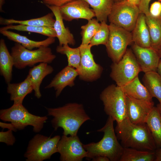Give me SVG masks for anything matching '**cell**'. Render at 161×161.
I'll return each mask as SVG.
<instances>
[{"mask_svg": "<svg viewBox=\"0 0 161 161\" xmlns=\"http://www.w3.org/2000/svg\"><path fill=\"white\" fill-rule=\"evenodd\" d=\"M126 94L132 98L152 101V97L146 87L140 82L138 76L121 87Z\"/></svg>", "mask_w": 161, "mask_h": 161, "instance_id": "24", "label": "cell"}, {"mask_svg": "<svg viewBox=\"0 0 161 161\" xmlns=\"http://www.w3.org/2000/svg\"><path fill=\"white\" fill-rule=\"evenodd\" d=\"M53 67L46 63H41L30 69L28 75L30 77L35 96L40 98L41 96L40 86L43 79L53 71Z\"/></svg>", "mask_w": 161, "mask_h": 161, "instance_id": "21", "label": "cell"}, {"mask_svg": "<svg viewBox=\"0 0 161 161\" xmlns=\"http://www.w3.org/2000/svg\"><path fill=\"white\" fill-rule=\"evenodd\" d=\"M109 35L105 45L108 56L113 63L118 62L132 42L131 32L113 23L109 25Z\"/></svg>", "mask_w": 161, "mask_h": 161, "instance_id": "9", "label": "cell"}, {"mask_svg": "<svg viewBox=\"0 0 161 161\" xmlns=\"http://www.w3.org/2000/svg\"><path fill=\"white\" fill-rule=\"evenodd\" d=\"M151 39V47L157 51L161 47V17H155L150 13L145 15Z\"/></svg>", "mask_w": 161, "mask_h": 161, "instance_id": "25", "label": "cell"}, {"mask_svg": "<svg viewBox=\"0 0 161 161\" xmlns=\"http://www.w3.org/2000/svg\"><path fill=\"white\" fill-rule=\"evenodd\" d=\"M158 1H161V0H157Z\"/></svg>", "mask_w": 161, "mask_h": 161, "instance_id": "47", "label": "cell"}, {"mask_svg": "<svg viewBox=\"0 0 161 161\" xmlns=\"http://www.w3.org/2000/svg\"><path fill=\"white\" fill-rule=\"evenodd\" d=\"M100 23L95 18L88 21L86 24L82 26L80 34L82 36V44H89L99 29Z\"/></svg>", "mask_w": 161, "mask_h": 161, "instance_id": "32", "label": "cell"}, {"mask_svg": "<svg viewBox=\"0 0 161 161\" xmlns=\"http://www.w3.org/2000/svg\"><path fill=\"white\" fill-rule=\"evenodd\" d=\"M100 98L106 114L117 123L127 118L126 95L121 87L109 85L102 92Z\"/></svg>", "mask_w": 161, "mask_h": 161, "instance_id": "5", "label": "cell"}, {"mask_svg": "<svg viewBox=\"0 0 161 161\" xmlns=\"http://www.w3.org/2000/svg\"><path fill=\"white\" fill-rule=\"evenodd\" d=\"M46 108L48 115L53 117L51 123L55 130L61 128L64 135H77L81 126L90 120L81 104L69 103L61 107Z\"/></svg>", "mask_w": 161, "mask_h": 161, "instance_id": "1", "label": "cell"}, {"mask_svg": "<svg viewBox=\"0 0 161 161\" xmlns=\"http://www.w3.org/2000/svg\"><path fill=\"white\" fill-rule=\"evenodd\" d=\"M33 90L30 76L28 75L22 82L7 83V91L10 95L11 101L14 104H22L24 98Z\"/></svg>", "mask_w": 161, "mask_h": 161, "instance_id": "20", "label": "cell"}, {"mask_svg": "<svg viewBox=\"0 0 161 161\" xmlns=\"http://www.w3.org/2000/svg\"><path fill=\"white\" fill-rule=\"evenodd\" d=\"M149 12L152 16L155 17H161V2L159 1L152 3L149 8Z\"/></svg>", "mask_w": 161, "mask_h": 161, "instance_id": "35", "label": "cell"}, {"mask_svg": "<svg viewBox=\"0 0 161 161\" xmlns=\"http://www.w3.org/2000/svg\"><path fill=\"white\" fill-rule=\"evenodd\" d=\"M157 108L159 111L161 115V104L159 103L157 105Z\"/></svg>", "mask_w": 161, "mask_h": 161, "instance_id": "44", "label": "cell"}, {"mask_svg": "<svg viewBox=\"0 0 161 161\" xmlns=\"http://www.w3.org/2000/svg\"><path fill=\"white\" fill-rule=\"evenodd\" d=\"M151 0H141L138 6L141 13L145 15L149 13V4Z\"/></svg>", "mask_w": 161, "mask_h": 161, "instance_id": "37", "label": "cell"}, {"mask_svg": "<svg viewBox=\"0 0 161 161\" xmlns=\"http://www.w3.org/2000/svg\"><path fill=\"white\" fill-rule=\"evenodd\" d=\"M0 126L3 129L7 128L8 129H11L14 131H17L14 126L11 123H7L0 122Z\"/></svg>", "mask_w": 161, "mask_h": 161, "instance_id": "38", "label": "cell"}, {"mask_svg": "<svg viewBox=\"0 0 161 161\" xmlns=\"http://www.w3.org/2000/svg\"><path fill=\"white\" fill-rule=\"evenodd\" d=\"M13 131L9 129L7 131L0 132V142L6 143L7 145H13L16 141Z\"/></svg>", "mask_w": 161, "mask_h": 161, "instance_id": "34", "label": "cell"}, {"mask_svg": "<svg viewBox=\"0 0 161 161\" xmlns=\"http://www.w3.org/2000/svg\"><path fill=\"white\" fill-rule=\"evenodd\" d=\"M46 5H53L60 7L73 0H39Z\"/></svg>", "mask_w": 161, "mask_h": 161, "instance_id": "36", "label": "cell"}, {"mask_svg": "<svg viewBox=\"0 0 161 161\" xmlns=\"http://www.w3.org/2000/svg\"><path fill=\"white\" fill-rule=\"evenodd\" d=\"M155 158L154 161H161V147L155 151Z\"/></svg>", "mask_w": 161, "mask_h": 161, "instance_id": "40", "label": "cell"}, {"mask_svg": "<svg viewBox=\"0 0 161 161\" xmlns=\"http://www.w3.org/2000/svg\"><path fill=\"white\" fill-rule=\"evenodd\" d=\"M134 44L143 47H151V39L145 15L140 13L132 31Z\"/></svg>", "mask_w": 161, "mask_h": 161, "instance_id": "19", "label": "cell"}, {"mask_svg": "<svg viewBox=\"0 0 161 161\" xmlns=\"http://www.w3.org/2000/svg\"><path fill=\"white\" fill-rule=\"evenodd\" d=\"M157 71L158 73L161 76V59H160L157 68Z\"/></svg>", "mask_w": 161, "mask_h": 161, "instance_id": "42", "label": "cell"}, {"mask_svg": "<svg viewBox=\"0 0 161 161\" xmlns=\"http://www.w3.org/2000/svg\"><path fill=\"white\" fill-rule=\"evenodd\" d=\"M15 30L37 33L48 37H56L55 31L53 28L45 27H36L29 25L13 24L6 25L0 28V30Z\"/></svg>", "mask_w": 161, "mask_h": 161, "instance_id": "30", "label": "cell"}, {"mask_svg": "<svg viewBox=\"0 0 161 161\" xmlns=\"http://www.w3.org/2000/svg\"><path fill=\"white\" fill-rule=\"evenodd\" d=\"M114 121L109 116L105 125L97 131L103 133L102 138L97 143L92 142L84 145L87 152L88 159L99 156H106L111 161H119L123 154L124 147L118 141L113 126Z\"/></svg>", "mask_w": 161, "mask_h": 161, "instance_id": "3", "label": "cell"}, {"mask_svg": "<svg viewBox=\"0 0 161 161\" xmlns=\"http://www.w3.org/2000/svg\"><path fill=\"white\" fill-rule=\"evenodd\" d=\"M131 49L139 64L142 71L144 73L157 71L160 58L158 52L150 47H143L134 43Z\"/></svg>", "mask_w": 161, "mask_h": 161, "instance_id": "15", "label": "cell"}, {"mask_svg": "<svg viewBox=\"0 0 161 161\" xmlns=\"http://www.w3.org/2000/svg\"><path fill=\"white\" fill-rule=\"evenodd\" d=\"M14 63L4 39L0 40V72L6 82L10 83L12 79L13 67Z\"/></svg>", "mask_w": 161, "mask_h": 161, "instance_id": "22", "label": "cell"}, {"mask_svg": "<svg viewBox=\"0 0 161 161\" xmlns=\"http://www.w3.org/2000/svg\"><path fill=\"white\" fill-rule=\"evenodd\" d=\"M61 161H81L87 157V152L77 135H63L57 145Z\"/></svg>", "mask_w": 161, "mask_h": 161, "instance_id": "11", "label": "cell"}, {"mask_svg": "<svg viewBox=\"0 0 161 161\" xmlns=\"http://www.w3.org/2000/svg\"><path fill=\"white\" fill-rule=\"evenodd\" d=\"M159 55L160 58H161V47L157 51Z\"/></svg>", "mask_w": 161, "mask_h": 161, "instance_id": "45", "label": "cell"}, {"mask_svg": "<svg viewBox=\"0 0 161 161\" xmlns=\"http://www.w3.org/2000/svg\"><path fill=\"white\" fill-rule=\"evenodd\" d=\"M100 23L99 29L93 37L89 44L92 47L100 44L105 45L108 41L109 35V25L105 21Z\"/></svg>", "mask_w": 161, "mask_h": 161, "instance_id": "33", "label": "cell"}, {"mask_svg": "<svg viewBox=\"0 0 161 161\" xmlns=\"http://www.w3.org/2000/svg\"><path fill=\"white\" fill-rule=\"evenodd\" d=\"M92 8L97 20L106 22L114 4V0H83Z\"/></svg>", "mask_w": 161, "mask_h": 161, "instance_id": "28", "label": "cell"}, {"mask_svg": "<svg viewBox=\"0 0 161 161\" xmlns=\"http://www.w3.org/2000/svg\"><path fill=\"white\" fill-rule=\"evenodd\" d=\"M2 120L11 123L17 130H21L28 126L33 127L35 132H40L47 120L46 116H40L30 113L22 104H14L0 111Z\"/></svg>", "mask_w": 161, "mask_h": 161, "instance_id": "4", "label": "cell"}, {"mask_svg": "<svg viewBox=\"0 0 161 161\" xmlns=\"http://www.w3.org/2000/svg\"><path fill=\"white\" fill-rule=\"evenodd\" d=\"M89 6L84 0H73L60 7V12L63 19L65 21H70L81 18L88 21L95 17Z\"/></svg>", "mask_w": 161, "mask_h": 161, "instance_id": "14", "label": "cell"}, {"mask_svg": "<svg viewBox=\"0 0 161 161\" xmlns=\"http://www.w3.org/2000/svg\"><path fill=\"white\" fill-rule=\"evenodd\" d=\"M5 3V0H0V11L1 12H4L2 7Z\"/></svg>", "mask_w": 161, "mask_h": 161, "instance_id": "43", "label": "cell"}, {"mask_svg": "<svg viewBox=\"0 0 161 161\" xmlns=\"http://www.w3.org/2000/svg\"><path fill=\"white\" fill-rule=\"evenodd\" d=\"M89 44H81L79 47L81 54L80 66L77 69L79 78L83 80L92 82L100 77L103 67L95 62Z\"/></svg>", "mask_w": 161, "mask_h": 161, "instance_id": "12", "label": "cell"}, {"mask_svg": "<svg viewBox=\"0 0 161 161\" xmlns=\"http://www.w3.org/2000/svg\"><path fill=\"white\" fill-rule=\"evenodd\" d=\"M93 161H110L109 159L106 157L99 156L95 157L92 159Z\"/></svg>", "mask_w": 161, "mask_h": 161, "instance_id": "39", "label": "cell"}, {"mask_svg": "<svg viewBox=\"0 0 161 161\" xmlns=\"http://www.w3.org/2000/svg\"><path fill=\"white\" fill-rule=\"evenodd\" d=\"M155 158V151L124 148L119 161H153Z\"/></svg>", "mask_w": 161, "mask_h": 161, "instance_id": "29", "label": "cell"}, {"mask_svg": "<svg viewBox=\"0 0 161 161\" xmlns=\"http://www.w3.org/2000/svg\"><path fill=\"white\" fill-rule=\"evenodd\" d=\"M130 4L138 6L141 0H126Z\"/></svg>", "mask_w": 161, "mask_h": 161, "instance_id": "41", "label": "cell"}, {"mask_svg": "<svg viewBox=\"0 0 161 161\" xmlns=\"http://www.w3.org/2000/svg\"><path fill=\"white\" fill-rule=\"evenodd\" d=\"M126 97L127 118L134 124L145 123L147 118L154 106L153 101L136 99L126 95Z\"/></svg>", "mask_w": 161, "mask_h": 161, "instance_id": "13", "label": "cell"}, {"mask_svg": "<svg viewBox=\"0 0 161 161\" xmlns=\"http://www.w3.org/2000/svg\"><path fill=\"white\" fill-rule=\"evenodd\" d=\"M114 2H119L123 1L126 0H114Z\"/></svg>", "mask_w": 161, "mask_h": 161, "instance_id": "46", "label": "cell"}, {"mask_svg": "<svg viewBox=\"0 0 161 161\" xmlns=\"http://www.w3.org/2000/svg\"><path fill=\"white\" fill-rule=\"evenodd\" d=\"M46 6L52 12L55 18L53 25L60 46L69 44L75 45V40L73 35L68 27H66L63 22V19L61 14L60 7L53 5Z\"/></svg>", "mask_w": 161, "mask_h": 161, "instance_id": "17", "label": "cell"}, {"mask_svg": "<svg viewBox=\"0 0 161 161\" xmlns=\"http://www.w3.org/2000/svg\"><path fill=\"white\" fill-rule=\"evenodd\" d=\"M144 85L152 97L161 104V76L157 71L145 73L142 78Z\"/></svg>", "mask_w": 161, "mask_h": 161, "instance_id": "27", "label": "cell"}, {"mask_svg": "<svg viewBox=\"0 0 161 161\" xmlns=\"http://www.w3.org/2000/svg\"><path fill=\"white\" fill-rule=\"evenodd\" d=\"M78 76L77 69L67 65L55 76L45 88H54L56 91V97H58L66 87H72L74 85V80Z\"/></svg>", "mask_w": 161, "mask_h": 161, "instance_id": "16", "label": "cell"}, {"mask_svg": "<svg viewBox=\"0 0 161 161\" xmlns=\"http://www.w3.org/2000/svg\"><path fill=\"white\" fill-rule=\"evenodd\" d=\"M54 15L52 12L49 13L40 17L29 20H19L13 19H6L0 18V24L7 25L13 24L36 27H45L53 28L55 21L54 18Z\"/></svg>", "mask_w": 161, "mask_h": 161, "instance_id": "23", "label": "cell"}, {"mask_svg": "<svg viewBox=\"0 0 161 161\" xmlns=\"http://www.w3.org/2000/svg\"></svg>", "mask_w": 161, "mask_h": 161, "instance_id": "48", "label": "cell"}, {"mask_svg": "<svg viewBox=\"0 0 161 161\" xmlns=\"http://www.w3.org/2000/svg\"><path fill=\"white\" fill-rule=\"evenodd\" d=\"M57 52L65 55L67 58L68 65L78 69L80 65L81 54L80 49L78 47L72 48L68 44L58 46L56 49Z\"/></svg>", "mask_w": 161, "mask_h": 161, "instance_id": "31", "label": "cell"}, {"mask_svg": "<svg viewBox=\"0 0 161 161\" xmlns=\"http://www.w3.org/2000/svg\"><path fill=\"white\" fill-rule=\"evenodd\" d=\"M0 33L8 39L21 44L25 48L32 50L41 47H48L55 41V38L48 37L41 41H35L28 38L27 37L9 30H0Z\"/></svg>", "mask_w": 161, "mask_h": 161, "instance_id": "18", "label": "cell"}, {"mask_svg": "<svg viewBox=\"0 0 161 161\" xmlns=\"http://www.w3.org/2000/svg\"><path fill=\"white\" fill-rule=\"evenodd\" d=\"M140 13L138 6L126 0L114 2L108 19L110 23L132 32Z\"/></svg>", "mask_w": 161, "mask_h": 161, "instance_id": "10", "label": "cell"}, {"mask_svg": "<svg viewBox=\"0 0 161 161\" xmlns=\"http://www.w3.org/2000/svg\"><path fill=\"white\" fill-rule=\"evenodd\" d=\"M115 131L124 148L153 151L157 148L146 123L134 124L126 118L117 123Z\"/></svg>", "mask_w": 161, "mask_h": 161, "instance_id": "2", "label": "cell"}, {"mask_svg": "<svg viewBox=\"0 0 161 161\" xmlns=\"http://www.w3.org/2000/svg\"><path fill=\"white\" fill-rule=\"evenodd\" d=\"M61 137L56 135L48 137L35 135L30 141L24 156L27 161H42L49 159L58 152L57 145Z\"/></svg>", "mask_w": 161, "mask_h": 161, "instance_id": "8", "label": "cell"}, {"mask_svg": "<svg viewBox=\"0 0 161 161\" xmlns=\"http://www.w3.org/2000/svg\"><path fill=\"white\" fill-rule=\"evenodd\" d=\"M10 54L13 60L14 66L18 69L33 66L38 63L49 64L56 57L49 47L29 50L17 43H15L11 48Z\"/></svg>", "mask_w": 161, "mask_h": 161, "instance_id": "6", "label": "cell"}, {"mask_svg": "<svg viewBox=\"0 0 161 161\" xmlns=\"http://www.w3.org/2000/svg\"><path fill=\"white\" fill-rule=\"evenodd\" d=\"M145 123L151 133L157 148L161 147V115L157 107H154Z\"/></svg>", "mask_w": 161, "mask_h": 161, "instance_id": "26", "label": "cell"}, {"mask_svg": "<svg viewBox=\"0 0 161 161\" xmlns=\"http://www.w3.org/2000/svg\"><path fill=\"white\" fill-rule=\"evenodd\" d=\"M110 77L117 85L122 87L129 82L142 71L131 49L127 48L121 60L111 66Z\"/></svg>", "mask_w": 161, "mask_h": 161, "instance_id": "7", "label": "cell"}]
</instances>
